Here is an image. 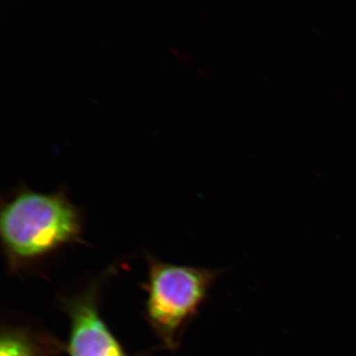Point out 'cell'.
Segmentation results:
<instances>
[{
    "mask_svg": "<svg viewBox=\"0 0 356 356\" xmlns=\"http://www.w3.org/2000/svg\"><path fill=\"white\" fill-rule=\"evenodd\" d=\"M83 211L65 188L46 193L22 184L2 198L0 236L13 269L83 243Z\"/></svg>",
    "mask_w": 356,
    "mask_h": 356,
    "instance_id": "6da1fadb",
    "label": "cell"
},
{
    "mask_svg": "<svg viewBox=\"0 0 356 356\" xmlns=\"http://www.w3.org/2000/svg\"><path fill=\"white\" fill-rule=\"evenodd\" d=\"M147 322L168 350H177L184 327L198 314L219 271L166 264L147 255Z\"/></svg>",
    "mask_w": 356,
    "mask_h": 356,
    "instance_id": "7a4b0ae2",
    "label": "cell"
},
{
    "mask_svg": "<svg viewBox=\"0 0 356 356\" xmlns=\"http://www.w3.org/2000/svg\"><path fill=\"white\" fill-rule=\"evenodd\" d=\"M98 284L76 296L63 299L70 321L69 356H129L103 321L98 309Z\"/></svg>",
    "mask_w": 356,
    "mask_h": 356,
    "instance_id": "3957f363",
    "label": "cell"
},
{
    "mask_svg": "<svg viewBox=\"0 0 356 356\" xmlns=\"http://www.w3.org/2000/svg\"><path fill=\"white\" fill-rule=\"evenodd\" d=\"M42 339L25 327L3 325L0 334V356H48Z\"/></svg>",
    "mask_w": 356,
    "mask_h": 356,
    "instance_id": "277c9868",
    "label": "cell"
}]
</instances>
